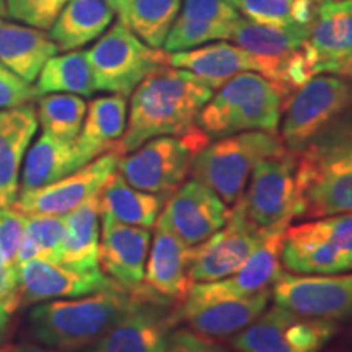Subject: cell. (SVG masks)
<instances>
[{"label":"cell","instance_id":"cell-1","mask_svg":"<svg viewBox=\"0 0 352 352\" xmlns=\"http://www.w3.org/2000/svg\"><path fill=\"white\" fill-rule=\"evenodd\" d=\"M214 91L189 70L158 65L132 91L126 131L116 151L126 155L151 139L192 131Z\"/></svg>","mask_w":352,"mask_h":352},{"label":"cell","instance_id":"cell-2","mask_svg":"<svg viewBox=\"0 0 352 352\" xmlns=\"http://www.w3.org/2000/svg\"><path fill=\"white\" fill-rule=\"evenodd\" d=\"M296 155V217L352 212V108Z\"/></svg>","mask_w":352,"mask_h":352},{"label":"cell","instance_id":"cell-3","mask_svg":"<svg viewBox=\"0 0 352 352\" xmlns=\"http://www.w3.org/2000/svg\"><path fill=\"white\" fill-rule=\"evenodd\" d=\"M135 289L120 285L74 300L41 302L30 311V329L43 346L60 352L91 347L129 310Z\"/></svg>","mask_w":352,"mask_h":352},{"label":"cell","instance_id":"cell-4","mask_svg":"<svg viewBox=\"0 0 352 352\" xmlns=\"http://www.w3.org/2000/svg\"><path fill=\"white\" fill-rule=\"evenodd\" d=\"M283 108L284 96L274 83L256 72H243L214 91L196 124L209 140L246 131L277 134Z\"/></svg>","mask_w":352,"mask_h":352},{"label":"cell","instance_id":"cell-5","mask_svg":"<svg viewBox=\"0 0 352 352\" xmlns=\"http://www.w3.org/2000/svg\"><path fill=\"white\" fill-rule=\"evenodd\" d=\"M285 152L283 139L272 132H239L206 144L192 158L189 175L232 208L243 196L254 166Z\"/></svg>","mask_w":352,"mask_h":352},{"label":"cell","instance_id":"cell-6","mask_svg":"<svg viewBox=\"0 0 352 352\" xmlns=\"http://www.w3.org/2000/svg\"><path fill=\"white\" fill-rule=\"evenodd\" d=\"M209 142L197 126L183 135H160L121 155L118 171L131 186L168 199L186 182L192 158Z\"/></svg>","mask_w":352,"mask_h":352},{"label":"cell","instance_id":"cell-7","mask_svg":"<svg viewBox=\"0 0 352 352\" xmlns=\"http://www.w3.org/2000/svg\"><path fill=\"white\" fill-rule=\"evenodd\" d=\"M352 108V82L334 74H316L289 96L280 116V139L298 153L324 127Z\"/></svg>","mask_w":352,"mask_h":352},{"label":"cell","instance_id":"cell-8","mask_svg":"<svg viewBox=\"0 0 352 352\" xmlns=\"http://www.w3.org/2000/svg\"><path fill=\"white\" fill-rule=\"evenodd\" d=\"M95 88L129 96L153 69L166 64V52L153 50L122 21L114 23L87 51Z\"/></svg>","mask_w":352,"mask_h":352},{"label":"cell","instance_id":"cell-9","mask_svg":"<svg viewBox=\"0 0 352 352\" xmlns=\"http://www.w3.org/2000/svg\"><path fill=\"white\" fill-rule=\"evenodd\" d=\"M338 331L336 321L310 318L274 305L232 336V346L239 352H321Z\"/></svg>","mask_w":352,"mask_h":352},{"label":"cell","instance_id":"cell-10","mask_svg":"<svg viewBox=\"0 0 352 352\" xmlns=\"http://www.w3.org/2000/svg\"><path fill=\"white\" fill-rule=\"evenodd\" d=\"M266 232L267 227H258L246 215L241 201L233 204L226 226L202 243L191 246V283H214L232 276L252 256Z\"/></svg>","mask_w":352,"mask_h":352},{"label":"cell","instance_id":"cell-11","mask_svg":"<svg viewBox=\"0 0 352 352\" xmlns=\"http://www.w3.org/2000/svg\"><path fill=\"white\" fill-rule=\"evenodd\" d=\"M290 223H292V217H287L267 227L261 243L243 263V266L232 276L214 280V283L192 284L182 307H196L201 303L222 300V298L248 297L261 290L271 289V285L283 272L280 250H283L285 230Z\"/></svg>","mask_w":352,"mask_h":352},{"label":"cell","instance_id":"cell-12","mask_svg":"<svg viewBox=\"0 0 352 352\" xmlns=\"http://www.w3.org/2000/svg\"><path fill=\"white\" fill-rule=\"evenodd\" d=\"M271 297L296 314L328 321L352 320V271L341 274L280 272Z\"/></svg>","mask_w":352,"mask_h":352},{"label":"cell","instance_id":"cell-13","mask_svg":"<svg viewBox=\"0 0 352 352\" xmlns=\"http://www.w3.org/2000/svg\"><path fill=\"white\" fill-rule=\"evenodd\" d=\"M285 59H270L252 54L243 47L227 41L210 43L189 51L166 52L165 63L171 67L184 69L219 90L232 77L243 72H256L266 77L280 91Z\"/></svg>","mask_w":352,"mask_h":352},{"label":"cell","instance_id":"cell-14","mask_svg":"<svg viewBox=\"0 0 352 352\" xmlns=\"http://www.w3.org/2000/svg\"><path fill=\"white\" fill-rule=\"evenodd\" d=\"M296 170L297 155L289 151L254 166L240 201L258 227L266 228L287 217L296 219Z\"/></svg>","mask_w":352,"mask_h":352},{"label":"cell","instance_id":"cell-15","mask_svg":"<svg viewBox=\"0 0 352 352\" xmlns=\"http://www.w3.org/2000/svg\"><path fill=\"white\" fill-rule=\"evenodd\" d=\"M120 158V152L109 151L59 182L20 191L13 208L23 214L67 215L103 188L109 176L118 170Z\"/></svg>","mask_w":352,"mask_h":352},{"label":"cell","instance_id":"cell-16","mask_svg":"<svg viewBox=\"0 0 352 352\" xmlns=\"http://www.w3.org/2000/svg\"><path fill=\"white\" fill-rule=\"evenodd\" d=\"M230 210L212 189L191 178L168 197L157 220L184 245L196 246L226 226Z\"/></svg>","mask_w":352,"mask_h":352},{"label":"cell","instance_id":"cell-17","mask_svg":"<svg viewBox=\"0 0 352 352\" xmlns=\"http://www.w3.org/2000/svg\"><path fill=\"white\" fill-rule=\"evenodd\" d=\"M175 324L168 303L153 300L138 287L129 310L96 342L94 352H164Z\"/></svg>","mask_w":352,"mask_h":352},{"label":"cell","instance_id":"cell-18","mask_svg":"<svg viewBox=\"0 0 352 352\" xmlns=\"http://www.w3.org/2000/svg\"><path fill=\"white\" fill-rule=\"evenodd\" d=\"M114 285L116 284L104 276L100 267L78 271L63 263L34 258L20 266V307L90 296Z\"/></svg>","mask_w":352,"mask_h":352},{"label":"cell","instance_id":"cell-19","mask_svg":"<svg viewBox=\"0 0 352 352\" xmlns=\"http://www.w3.org/2000/svg\"><path fill=\"white\" fill-rule=\"evenodd\" d=\"M100 222V270L122 289L140 287L152 241L148 228L127 226L101 214Z\"/></svg>","mask_w":352,"mask_h":352},{"label":"cell","instance_id":"cell-20","mask_svg":"<svg viewBox=\"0 0 352 352\" xmlns=\"http://www.w3.org/2000/svg\"><path fill=\"white\" fill-rule=\"evenodd\" d=\"M189 258L191 246L184 245L157 220L140 287L153 300L183 303L192 285L189 279Z\"/></svg>","mask_w":352,"mask_h":352},{"label":"cell","instance_id":"cell-21","mask_svg":"<svg viewBox=\"0 0 352 352\" xmlns=\"http://www.w3.org/2000/svg\"><path fill=\"white\" fill-rule=\"evenodd\" d=\"M239 20L240 13L230 0H184L182 15L171 26L164 51H189L215 39H230Z\"/></svg>","mask_w":352,"mask_h":352},{"label":"cell","instance_id":"cell-22","mask_svg":"<svg viewBox=\"0 0 352 352\" xmlns=\"http://www.w3.org/2000/svg\"><path fill=\"white\" fill-rule=\"evenodd\" d=\"M271 298V289L261 290L248 297L222 298L196 307H179L175 311L176 323L186 321L192 331L210 338L235 336L252 324L267 308Z\"/></svg>","mask_w":352,"mask_h":352},{"label":"cell","instance_id":"cell-23","mask_svg":"<svg viewBox=\"0 0 352 352\" xmlns=\"http://www.w3.org/2000/svg\"><path fill=\"white\" fill-rule=\"evenodd\" d=\"M36 131L33 104L0 109V206H13L19 197L21 164Z\"/></svg>","mask_w":352,"mask_h":352},{"label":"cell","instance_id":"cell-24","mask_svg":"<svg viewBox=\"0 0 352 352\" xmlns=\"http://www.w3.org/2000/svg\"><path fill=\"white\" fill-rule=\"evenodd\" d=\"M127 124V101L122 95L98 96L87 104L80 134L74 148L78 166L90 164L96 157L116 151Z\"/></svg>","mask_w":352,"mask_h":352},{"label":"cell","instance_id":"cell-25","mask_svg":"<svg viewBox=\"0 0 352 352\" xmlns=\"http://www.w3.org/2000/svg\"><path fill=\"white\" fill-rule=\"evenodd\" d=\"M280 264L294 274H341L352 271V259L307 227L289 226L280 250Z\"/></svg>","mask_w":352,"mask_h":352},{"label":"cell","instance_id":"cell-26","mask_svg":"<svg viewBox=\"0 0 352 352\" xmlns=\"http://www.w3.org/2000/svg\"><path fill=\"white\" fill-rule=\"evenodd\" d=\"M57 51L56 43L44 30L0 16V64L23 80H36L43 65Z\"/></svg>","mask_w":352,"mask_h":352},{"label":"cell","instance_id":"cell-27","mask_svg":"<svg viewBox=\"0 0 352 352\" xmlns=\"http://www.w3.org/2000/svg\"><path fill=\"white\" fill-rule=\"evenodd\" d=\"M114 15L107 0H69L47 34L59 51L80 50L107 32Z\"/></svg>","mask_w":352,"mask_h":352},{"label":"cell","instance_id":"cell-28","mask_svg":"<svg viewBox=\"0 0 352 352\" xmlns=\"http://www.w3.org/2000/svg\"><path fill=\"white\" fill-rule=\"evenodd\" d=\"M100 191L65 215V240L60 263L78 271L98 270Z\"/></svg>","mask_w":352,"mask_h":352},{"label":"cell","instance_id":"cell-29","mask_svg":"<svg viewBox=\"0 0 352 352\" xmlns=\"http://www.w3.org/2000/svg\"><path fill=\"white\" fill-rule=\"evenodd\" d=\"M164 204V197L131 186L118 170L100 189V214L127 226L153 227Z\"/></svg>","mask_w":352,"mask_h":352},{"label":"cell","instance_id":"cell-30","mask_svg":"<svg viewBox=\"0 0 352 352\" xmlns=\"http://www.w3.org/2000/svg\"><path fill=\"white\" fill-rule=\"evenodd\" d=\"M308 44L318 60L316 65L351 56L352 0H327L318 3Z\"/></svg>","mask_w":352,"mask_h":352},{"label":"cell","instance_id":"cell-31","mask_svg":"<svg viewBox=\"0 0 352 352\" xmlns=\"http://www.w3.org/2000/svg\"><path fill=\"white\" fill-rule=\"evenodd\" d=\"M78 166L74 142H65L43 132L26 153L21 170L20 191L47 186L77 171Z\"/></svg>","mask_w":352,"mask_h":352},{"label":"cell","instance_id":"cell-32","mask_svg":"<svg viewBox=\"0 0 352 352\" xmlns=\"http://www.w3.org/2000/svg\"><path fill=\"white\" fill-rule=\"evenodd\" d=\"M310 30V25H263L240 19L230 39L254 56L285 59L305 46Z\"/></svg>","mask_w":352,"mask_h":352},{"label":"cell","instance_id":"cell-33","mask_svg":"<svg viewBox=\"0 0 352 352\" xmlns=\"http://www.w3.org/2000/svg\"><path fill=\"white\" fill-rule=\"evenodd\" d=\"M36 95L72 94L91 96L96 91L94 72L88 63L87 51H69L52 56L43 65L34 85Z\"/></svg>","mask_w":352,"mask_h":352},{"label":"cell","instance_id":"cell-34","mask_svg":"<svg viewBox=\"0 0 352 352\" xmlns=\"http://www.w3.org/2000/svg\"><path fill=\"white\" fill-rule=\"evenodd\" d=\"M179 8L182 0H129L120 21L147 46L162 50Z\"/></svg>","mask_w":352,"mask_h":352},{"label":"cell","instance_id":"cell-35","mask_svg":"<svg viewBox=\"0 0 352 352\" xmlns=\"http://www.w3.org/2000/svg\"><path fill=\"white\" fill-rule=\"evenodd\" d=\"M65 240V215L26 214V227L21 245L16 253L15 266L30 259L39 258L51 263H60Z\"/></svg>","mask_w":352,"mask_h":352},{"label":"cell","instance_id":"cell-36","mask_svg":"<svg viewBox=\"0 0 352 352\" xmlns=\"http://www.w3.org/2000/svg\"><path fill=\"white\" fill-rule=\"evenodd\" d=\"M36 114L43 132L65 142H76L85 120L87 103L78 95L47 94L38 100Z\"/></svg>","mask_w":352,"mask_h":352},{"label":"cell","instance_id":"cell-37","mask_svg":"<svg viewBox=\"0 0 352 352\" xmlns=\"http://www.w3.org/2000/svg\"><path fill=\"white\" fill-rule=\"evenodd\" d=\"M246 20L263 25H314L315 0H230Z\"/></svg>","mask_w":352,"mask_h":352},{"label":"cell","instance_id":"cell-38","mask_svg":"<svg viewBox=\"0 0 352 352\" xmlns=\"http://www.w3.org/2000/svg\"><path fill=\"white\" fill-rule=\"evenodd\" d=\"M69 0H6V15L13 21L50 30Z\"/></svg>","mask_w":352,"mask_h":352},{"label":"cell","instance_id":"cell-39","mask_svg":"<svg viewBox=\"0 0 352 352\" xmlns=\"http://www.w3.org/2000/svg\"><path fill=\"white\" fill-rule=\"evenodd\" d=\"M307 227L352 259V212L310 219Z\"/></svg>","mask_w":352,"mask_h":352},{"label":"cell","instance_id":"cell-40","mask_svg":"<svg viewBox=\"0 0 352 352\" xmlns=\"http://www.w3.org/2000/svg\"><path fill=\"white\" fill-rule=\"evenodd\" d=\"M25 227L26 214L13 206H0V256L13 266L23 240Z\"/></svg>","mask_w":352,"mask_h":352},{"label":"cell","instance_id":"cell-41","mask_svg":"<svg viewBox=\"0 0 352 352\" xmlns=\"http://www.w3.org/2000/svg\"><path fill=\"white\" fill-rule=\"evenodd\" d=\"M20 308V271L0 256V340L12 315Z\"/></svg>","mask_w":352,"mask_h":352},{"label":"cell","instance_id":"cell-42","mask_svg":"<svg viewBox=\"0 0 352 352\" xmlns=\"http://www.w3.org/2000/svg\"><path fill=\"white\" fill-rule=\"evenodd\" d=\"M36 96V90L32 83L0 64V109L28 104Z\"/></svg>","mask_w":352,"mask_h":352},{"label":"cell","instance_id":"cell-43","mask_svg":"<svg viewBox=\"0 0 352 352\" xmlns=\"http://www.w3.org/2000/svg\"><path fill=\"white\" fill-rule=\"evenodd\" d=\"M164 352H223L214 340L192 331L191 328H178L170 333Z\"/></svg>","mask_w":352,"mask_h":352},{"label":"cell","instance_id":"cell-44","mask_svg":"<svg viewBox=\"0 0 352 352\" xmlns=\"http://www.w3.org/2000/svg\"><path fill=\"white\" fill-rule=\"evenodd\" d=\"M315 74H334V76L349 78L352 82V54L316 65Z\"/></svg>","mask_w":352,"mask_h":352},{"label":"cell","instance_id":"cell-45","mask_svg":"<svg viewBox=\"0 0 352 352\" xmlns=\"http://www.w3.org/2000/svg\"><path fill=\"white\" fill-rule=\"evenodd\" d=\"M0 352H60L34 344H0Z\"/></svg>","mask_w":352,"mask_h":352},{"label":"cell","instance_id":"cell-46","mask_svg":"<svg viewBox=\"0 0 352 352\" xmlns=\"http://www.w3.org/2000/svg\"><path fill=\"white\" fill-rule=\"evenodd\" d=\"M129 0H107V3L113 8V12L116 13L118 16H121L126 10V6Z\"/></svg>","mask_w":352,"mask_h":352},{"label":"cell","instance_id":"cell-47","mask_svg":"<svg viewBox=\"0 0 352 352\" xmlns=\"http://www.w3.org/2000/svg\"><path fill=\"white\" fill-rule=\"evenodd\" d=\"M6 15V0H0V16Z\"/></svg>","mask_w":352,"mask_h":352},{"label":"cell","instance_id":"cell-48","mask_svg":"<svg viewBox=\"0 0 352 352\" xmlns=\"http://www.w3.org/2000/svg\"><path fill=\"white\" fill-rule=\"evenodd\" d=\"M315 2H318V3H321V2H327V0H315Z\"/></svg>","mask_w":352,"mask_h":352},{"label":"cell","instance_id":"cell-49","mask_svg":"<svg viewBox=\"0 0 352 352\" xmlns=\"http://www.w3.org/2000/svg\"><path fill=\"white\" fill-rule=\"evenodd\" d=\"M349 352H352V347H351V351H349Z\"/></svg>","mask_w":352,"mask_h":352}]
</instances>
